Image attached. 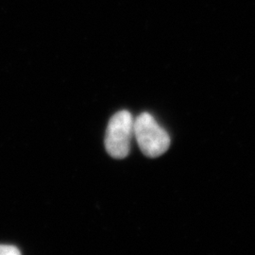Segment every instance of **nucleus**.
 <instances>
[{"label":"nucleus","mask_w":255,"mask_h":255,"mask_svg":"<svg viewBox=\"0 0 255 255\" xmlns=\"http://www.w3.org/2000/svg\"><path fill=\"white\" fill-rule=\"evenodd\" d=\"M133 124L131 114L125 110L119 111L110 119L105 135V147L113 158L124 159L129 153Z\"/></svg>","instance_id":"obj_2"},{"label":"nucleus","mask_w":255,"mask_h":255,"mask_svg":"<svg viewBox=\"0 0 255 255\" xmlns=\"http://www.w3.org/2000/svg\"><path fill=\"white\" fill-rule=\"evenodd\" d=\"M133 136L141 151L149 158H156L169 148L170 137L148 113H142L133 124Z\"/></svg>","instance_id":"obj_1"},{"label":"nucleus","mask_w":255,"mask_h":255,"mask_svg":"<svg viewBox=\"0 0 255 255\" xmlns=\"http://www.w3.org/2000/svg\"><path fill=\"white\" fill-rule=\"evenodd\" d=\"M20 254L17 247L0 244V255H19Z\"/></svg>","instance_id":"obj_3"}]
</instances>
